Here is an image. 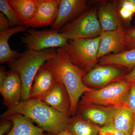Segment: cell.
Instances as JSON below:
<instances>
[{
	"instance_id": "cell-23",
	"label": "cell",
	"mask_w": 135,
	"mask_h": 135,
	"mask_svg": "<svg viewBox=\"0 0 135 135\" xmlns=\"http://www.w3.org/2000/svg\"><path fill=\"white\" fill-rule=\"evenodd\" d=\"M0 10L9 21L11 28L22 25L7 0H0Z\"/></svg>"
},
{
	"instance_id": "cell-25",
	"label": "cell",
	"mask_w": 135,
	"mask_h": 135,
	"mask_svg": "<svg viewBox=\"0 0 135 135\" xmlns=\"http://www.w3.org/2000/svg\"><path fill=\"white\" fill-rule=\"evenodd\" d=\"M125 41L128 50L135 49V26L126 30Z\"/></svg>"
},
{
	"instance_id": "cell-22",
	"label": "cell",
	"mask_w": 135,
	"mask_h": 135,
	"mask_svg": "<svg viewBox=\"0 0 135 135\" xmlns=\"http://www.w3.org/2000/svg\"><path fill=\"white\" fill-rule=\"evenodd\" d=\"M101 128L75 116L69 118L66 129L73 135H97Z\"/></svg>"
},
{
	"instance_id": "cell-26",
	"label": "cell",
	"mask_w": 135,
	"mask_h": 135,
	"mask_svg": "<svg viewBox=\"0 0 135 135\" xmlns=\"http://www.w3.org/2000/svg\"><path fill=\"white\" fill-rule=\"evenodd\" d=\"M13 127L12 121L7 118H1L0 122V135H5L9 133Z\"/></svg>"
},
{
	"instance_id": "cell-31",
	"label": "cell",
	"mask_w": 135,
	"mask_h": 135,
	"mask_svg": "<svg viewBox=\"0 0 135 135\" xmlns=\"http://www.w3.org/2000/svg\"><path fill=\"white\" fill-rule=\"evenodd\" d=\"M8 72L6 71L5 67L1 66L0 68V86L2 85L7 75Z\"/></svg>"
},
{
	"instance_id": "cell-30",
	"label": "cell",
	"mask_w": 135,
	"mask_h": 135,
	"mask_svg": "<svg viewBox=\"0 0 135 135\" xmlns=\"http://www.w3.org/2000/svg\"><path fill=\"white\" fill-rule=\"evenodd\" d=\"M114 129L112 124L101 127L99 131V135H114Z\"/></svg>"
},
{
	"instance_id": "cell-21",
	"label": "cell",
	"mask_w": 135,
	"mask_h": 135,
	"mask_svg": "<svg viewBox=\"0 0 135 135\" xmlns=\"http://www.w3.org/2000/svg\"><path fill=\"white\" fill-rule=\"evenodd\" d=\"M98 62L99 65L117 66L131 70L135 66V49L107 55L99 59Z\"/></svg>"
},
{
	"instance_id": "cell-17",
	"label": "cell",
	"mask_w": 135,
	"mask_h": 135,
	"mask_svg": "<svg viewBox=\"0 0 135 135\" xmlns=\"http://www.w3.org/2000/svg\"><path fill=\"white\" fill-rule=\"evenodd\" d=\"M5 118L13 123L12 129L5 135H51L44 133L42 129L34 125L33 121L22 114H15Z\"/></svg>"
},
{
	"instance_id": "cell-29",
	"label": "cell",
	"mask_w": 135,
	"mask_h": 135,
	"mask_svg": "<svg viewBox=\"0 0 135 135\" xmlns=\"http://www.w3.org/2000/svg\"><path fill=\"white\" fill-rule=\"evenodd\" d=\"M119 2L121 7L125 8L135 14V5L131 0H122Z\"/></svg>"
},
{
	"instance_id": "cell-8",
	"label": "cell",
	"mask_w": 135,
	"mask_h": 135,
	"mask_svg": "<svg viewBox=\"0 0 135 135\" xmlns=\"http://www.w3.org/2000/svg\"><path fill=\"white\" fill-rule=\"evenodd\" d=\"M122 67L112 65H96L83 77L85 85L102 88L111 83L123 79Z\"/></svg>"
},
{
	"instance_id": "cell-24",
	"label": "cell",
	"mask_w": 135,
	"mask_h": 135,
	"mask_svg": "<svg viewBox=\"0 0 135 135\" xmlns=\"http://www.w3.org/2000/svg\"><path fill=\"white\" fill-rule=\"evenodd\" d=\"M123 105L135 114V83H132L130 89L124 101Z\"/></svg>"
},
{
	"instance_id": "cell-14",
	"label": "cell",
	"mask_w": 135,
	"mask_h": 135,
	"mask_svg": "<svg viewBox=\"0 0 135 135\" xmlns=\"http://www.w3.org/2000/svg\"><path fill=\"white\" fill-rule=\"evenodd\" d=\"M39 101L60 112L69 116L71 115V102L69 94L65 87L57 79L53 88Z\"/></svg>"
},
{
	"instance_id": "cell-36",
	"label": "cell",
	"mask_w": 135,
	"mask_h": 135,
	"mask_svg": "<svg viewBox=\"0 0 135 135\" xmlns=\"http://www.w3.org/2000/svg\"><path fill=\"white\" fill-rule=\"evenodd\" d=\"M131 1L135 5V0H131Z\"/></svg>"
},
{
	"instance_id": "cell-18",
	"label": "cell",
	"mask_w": 135,
	"mask_h": 135,
	"mask_svg": "<svg viewBox=\"0 0 135 135\" xmlns=\"http://www.w3.org/2000/svg\"><path fill=\"white\" fill-rule=\"evenodd\" d=\"M27 28L24 26H18L0 32V63L9 62L19 58L22 53L13 50L10 47L9 38L15 34L25 31Z\"/></svg>"
},
{
	"instance_id": "cell-6",
	"label": "cell",
	"mask_w": 135,
	"mask_h": 135,
	"mask_svg": "<svg viewBox=\"0 0 135 135\" xmlns=\"http://www.w3.org/2000/svg\"><path fill=\"white\" fill-rule=\"evenodd\" d=\"M60 32L68 40L92 38L101 36L102 29L97 11L91 9L83 13L63 27Z\"/></svg>"
},
{
	"instance_id": "cell-34",
	"label": "cell",
	"mask_w": 135,
	"mask_h": 135,
	"mask_svg": "<svg viewBox=\"0 0 135 135\" xmlns=\"http://www.w3.org/2000/svg\"><path fill=\"white\" fill-rule=\"evenodd\" d=\"M114 135H125L123 133L120 131H116L114 129Z\"/></svg>"
},
{
	"instance_id": "cell-9",
	"label": "cell",
	"mask_w": 135,
	"mask_h": 135,
	"mask_svg": "<svg viewBox=\"0 0 135 135\" xmlns=\"http://www.w3.org/2000/svg\"><path fill=\"white\" fill-rule=\"evenodd\" d=\"M116 112V108L112 107L79 104L76 116L97 126L104 127L113 123Z\"/></svg>"
},
{
	"instance_id": "cell-7",
	"label": "cell",
	"mask_w": 135,
	"mask_h": 135,
	"mask_svg": "<svg viewBox=\"0 0 135 135\" xmlns=\"http://www.w3.org/2000/svg\"><path fill=\"white\" fill-rule=\"evenodd\" d=\"M68 40L59 31L53 30L38 31L29 29L21 38L22 43L28 50L40 51L53 48H63Z\"/></svg>"
},
{
	"instance_id": "cell-19",
	"label": "cell",
	"mask_w": 135,
	"mask_h": 135,
	"mask_svg": "<svg viewBox=\"0 0 135 135\" xmlns=\"http://www.w3.org/2000/svg\"><path fill=\"white\" fill-rule=\"evenodd\" d=\"M22 25L32 19L38 6V0H8Z\"/></svg>"
},
{
	"instance_id": "cell-5",
	"label": "cell",
	"mask_w": 135,
	"mask_h": 135,
	"mask_svg": "<svg viewBox=\"0 0 135 135\" xmlns=\"http://www.w3.org/2000/svg\"><path fill=\"white\" fill-rule=\"evenodd\" d=\"M100 39L101 36L92 38L68 40L63 48L74 64L87 73L98 62Z\"/></svg>"
},
{
	"instance_id": "cell-13",
	"label": "cell",
	"mask_w": 135,
	"mask_h": 135,
	"mask_svg": "<svg viewBox=\"0 0 135 135\" xmlns=\"http://www.w3.org/2000/svg\"><path fill=\"white\" fill-rule=\"evenodd\" d=\"M56 79L53 72L44 64L34 79L30 92V99L39 100L53 88Z\"/></svg>"
},
{
	"instance_id": "cell-4",
	"label": "cell",
	"mask_w": 135,
	"mask_h": 135,
	"mask_svg": "<svg viewBox=\"0 0 135 135\" xmlns=\"http://www.w3.org/2000/svg\"><path fill=\"white\" fill-rule=\"evenodd\" d=\"M131 84L132 83L122 79L100 89H92L83 94L79 104H96L118 108L123 105Z\"/></svg>"
},
{
	"instance_id": "cell-27",
	"label": "cell",
	"mask_w": 135,
	"mask_h": 135,
	"mask_svg": "<svg viewBox=\"0 0 135 135\" xmlns=\"http://www.w3.org/2000/svg\"><path fill=\"white\" fill-rule=\"evenodd\" d=\"M119 13L122 19L126 21L131 20L134 15L133 12L123 7H120L119 9Z\"/></svg>"
},
{
	"instance_id": "cell-2",
	"label": "cell",
	"mask_w": 135,
	"mask_h": 135,
	"mask_svg": "<svg viewBox=\"0 0 135 135\" xmlns=\"http://www.w3.org/2000/svg\"><path fill=\"white\" fill-rule=\"evenodd\" d=\"M15 114L30 118L39 127L51 135L65 129L69 115L62 113L38 100L29 99L20 102L15 107L8 108L1 115L6 118Z\"/></svg>"
},
{
	"instance_id": "cell-16",
	"label": "cell",
	"mask_w": 135,
	"mask_h": 135,
	"mask_svg": "<svg viewBox=\"0 0 135 135\" xmlns=\"http://www.w3.org/2000/svg\"><path fill=\"white\" fill-rule=\"evenodd\" d=\"M97 12L102 32L113 31L122 26V18L116 3H104L100 5Z\"/></svg>"
},
{
	"instance_id": "cell-32",
	"label": "cell",
	"mask_w": 135,
	"mask_h": 135,
	"mask_svg": "<svg viewBox=\"0 0 135 135\" xmlns=\"http://www.w3.org/2000/svg\"><path fill=\"white\" fill-rule=\"evenodd\" d=\"M123 79L131 83H135V67L133 68L130 73L125 75Z\"/></svg>"
},
{
	"instance_id": "cell-12",
	"label": "cell",
	"mask_w": 135,
	"mask_h": 135,
	"mask_svg": "<svg viewBox=\"0 0 135 135\" xmlns=\"http://www.w3.org/2000/svg\"><path fill=\"white\" fill-rule=\"evenodd\" d=\"M0 93L3 98V104L8 109L18 104L22 98V81L16 72H8L5 81L0 86Z\"/></svg>"
},
{
	"instance_id": "cell-35",
	"label": "cell",
	"mask_w": 135,
	"mask_h": 135,
	"mask_svg": "<svg viewBox=\"0 0 135 135\" xmlns=\"http://www.w3.org/2000/svg\"><path fill=\"white\" fill-rule=\"evenodd\" d=\"M131 135H135V118L134 121V128L133 131V133H132Z\"/></svg>"
},
{
	"instance_id": "cell-15",
	"label": "cell",
	"mask_w": 135,
	"mask_h": 135,
	"mask_svg": "<svg viewBox=\"0 0 135 135\" xmlns=\"http://www.w3.org/2000/svg\"><path fill=\"white\" fill-rule=\"evenodd\" d=\"M86 3L85 0H60L58 15L51 30L59 31L67 22L83 11Z\"/></svg>"
},
{
	"instance_id": "cell-37",
	"label": "cell",
	"mask_w": 135,
	"mask_h": 135,
	"mask_svg": "<svg viewBox=\"0 0 135 135\" xmlns=\"http://www.w3.org/2000/svg\"></svg>"
},
{
	"instance_id": "cell-28",
	"label": "cell",
	"mask_w": 135,
	"mask_h": 135,
	"mask_svg": "<svg viewBox=\"0 0 135 135\" xmlns=\"http://www.w3.org/2000/svg\"><path fill=\"white\" fill-rule=\"evenodd\" d=\"M9 21L3 13H0V32L4 31L10 29Z\"/></svg>"
},
{
	"instance_id": "cell-11",
	"label": "cell",
	"mask_w": 135,
	"mask_h": 135,
	"mask_svg": "<svg viewBox=\"0 0 135 135\" xmlns=\"http://www.w3.org/2000/svg\"><path fill=\"white\" fill-rule=\"evenodd\" d=\"M60 0H38V6L32 19L25 26L38 27L51 26L58 15Z\"/></svg>"
},
{
	"instance_id": "cell-33",
	"label": "cell",
	"mask_w": 135,
	"mask_h": 135,
	"mask_svg": "<svg viewBox=\"0 0 135 135\" xmlns=\"http://www.w3.org/2000/svg\"><path fill=\"white\" fill-rule=\"evenodd\" d=\"M54 135H73L70 133L66 129L61 131L60 132Z\"/></svg>"
},
{
	"instance_id": "cell-3",
	"label": "cell",
	"mask_w": 135,
	"mask_h": 135,
	"mask_svg": "<svg viewBox=\"0 0 135 135\" xmlns=\"http://www.w3.org/2000/svg\"><path fill=\"white\" fill-rule=\"evenodd\" d=\"M56 50L52 49L40 51L28 50L22 53L19 58L9 63L21 79L22 84L21 102L30 99V92L34 79L44 64L55 55Z\"/></svg>"
},
{
	"instance_id": "cell-10",
	"label": "cell",
	"mask_w": 135,
	"mask_h": 135,
	"mask_svg": "<svg viewBox=\"0 0 135 135\" xmlns=\"http://www.w3.org/2000/svg\"><path fill=\"white\" fill-rule=\"evenodd\" d=\"M126 30L121 26L113 31L102 32L98 54V59L110 53L117 54L127 50Z\"/></svg>"
},
{
	"instance_id": "cell-1",
	"label": "cell",
	"mask_w": 135,
	"mask_h": 135,
	"mask_svg": "<svg viewBox=\"0 0 135 135\" xmlns=\"http://www.w3.org/2000/svg\"><path fill=\"white\" fill-rule=\"evenodd\" d=\"M44 64L65 87L71 102L70 114H76L80 98L92 89L83 82L86 73L74 64L64 48L57 49L55 55Z\"/></svg>"
},
{
	"instance_id": "cell-20",
	"label": "cell",
	"mask_w": 135,
	"mask_h": 135,
	"mask_svg": "<svg viewBox=\"0 0 135 135\" xmlns=\"http://www.w3.org/2000/svg\"><path fill=\"white\" fill-rule=\"evenodd\" d=\"M116 109L112 123L113 128L125 135H131L134 124L135 114L123 105Z\"/></svg>"
}]
</instances>
